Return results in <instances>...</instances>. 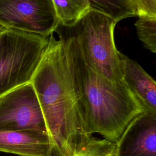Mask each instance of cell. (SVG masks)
<instances>
[{"label": "cell", "instance_id": "1", "mask_svg": "<svg viewBox=\"0 0 156 156\" xmlns=\"http://www.w3.org/2000/svg\"><path fill=\"white\" fill-rule=\"evenodd\" d=\"M31 83L45 121L50 156H72L92 135L85 129L61 39L51 35Z\"/></svg>", "mask_w": 156, "mask_h": 156}, {"label": "cell", "instance_id": "2", "mask_svg": "<svg viewBox=\"0 0 156 156\" xmlns=\"http://www.w3.org/2000/svg\"><path fill=\"white\" fill-rule=\"evenodd\" d=\"M70 76L89 135L98 133L115 143L128 124L145 112L124 82L113 83L93 71L84 62L77 40L60 34Z\"/></svg>", "mask_w": 156, "mask_h": 156}, {"label": "cell", "instance_id": "3", "mask_svg": "<svg viewBox=\"0 0 156 156\" xmlns=\"http://www.w3.org/2000/svg\"><path fill=\"white\" fill-rule=\"evenodd\" d=\"M116 24L108 16L90 9L74 26L66 28L77 40L85 63L101 77L120 83L123 79L113 37Z\"/></svg>", "mask_w": 156, "mask_h": 156}, {"label": "cell", "instance_id": "4", "mask_svg": "<svg viewBox=\"0 0 156 156\" xmlns=\"http://www.w3.org/2000/svg\"><path fill=\"white\" fill-rule=\"evenodd\" d=\"M48 43L46 37L4 30L0 37V98L31 82Z\"/></svg>", "mask_w": 156, "mask_h": 156}, {"label": "cell", "instance_id": "5", "mask_svg": "<svg viewBox=\"0 0 156 156\" xmlns=\"http://www.w3.org/2000/svg\"><path fill=\"white\" fill-rule=\"evenodd\" d=\"M60 24L52 0H0V26L48 37Z\"/></svg>", "mask_w": 156, "mask_h": 156}, {"label": "cell", "instance_id": "6", "mask_svg": "<svg viewBox=\"0 0 156 156\" xmlns=\"http://www.w3.org/2000/svg\"><path fill=\"white\" fill-rule=\"evenodd\" d=\"M3 130L30 131L48 135L41 108L31 82L0 98V131Z\"/></svg>", "mask_w": 156, "mask_h": 156}, {"label": "cell", "instance_id": "7", "mask_svg": "<svg viewBox=\"0 0 156 156\" xmlns=\"http://www.w3.org/2000/svg\"><path fill=\"white\" fill-rule=\"evenodd\" d=\"M113 156H156V115L136 116L115 143Z\"/></svg>", "mask_w": 156, "mask_h": 156}, {"label": "cell", "instance_id": "8", "mask_svg": "<svg viewBox=\"0 0 156 156\" xmlns=\"http://www.w3.org/2000/svg\"><path fill=\"white\" fill-rule=\"evenodd\" d=\"M122 79L145 112L156 115V82L136 62L118 51Z\"/></svg>", "mask_w": 156, "mask_h": 156}, {"label": "cell", "instance_id": "9", "mask_svg": "<svg viewBox=\"0 0 156 156\" xmlns=\"http://www.w3.org/2000/svg\"><path fill=\"white\" fill-rule=\"evenodd\" d=\"M0 152L19 156H50L47 135L30 131H0Z\"/></svg>", "mask_w": 156, "mask_h": 156}, {"label": "cell", "instance_id": "10", "mask_svg": "<svg viewBox=\"0 0 156 156\" xmlns=\"http://www.w3.org/2000/svg\"><path fill=\"white\" fill-rule=\"evenodd\" d=\"M60 24L74 26L91 9L84 0H52Z\"/></svg>", "mask_w": 156, "mask_h": 156}, {"label": "cell", "instance_id": "11", "mask_svg": "<svg viewBox=\"0 0 156 156\" xmlns=\"http://www.w3.org/2000/svg\"><path fill=\"white\" fill-rule=\"evenodd\" d=\"M90 9L102 13L118 23L121 20L136 16L131 0H84Z\"/></svg>", "mask_w": 156, "mask_h": 156}, {"label": "cell", "instance_id": "12", "mask_svg": "<svg viewBox=\"0 0 156 156\" xmlns=\"http://www.w3.org/2000/svg\"><path fill=\"white\" fill-rule=\"evenodd\" d=\"M114 150V143L91 136L75 149L72 156H113Z\"/></svg>", "mask_w": 156, "mask_h": 156}, {"label": "cell", "instance_id": "13", "mask_svg": "<svg viewBox=\"0 0 156 156\" xmlns=\"http://www.w3.org/2000/svg\"><path fill=\"white\" fill-rule=\"evenodd\" d=\"M139 39L145 48L156 52V16H138L135 24Z\"/></svg>", "mask_w": 156, "mask_h": 156}, {"label": "cell", "instance_id": "14", "mask_svg": "<svg viewBox=\"0 0 156 156\" xmlns=\"http://www.w3.org/2000/svg\"><path fill=\"white\" fill-rule=\"evenodd\" d=\"M135 7L136 16H156V0H131Z\"/></svg>", "mask_w": 156, "mask_h": 156}, {"label": "cell", "instance_id": "15", "mask_svg": "<svg viewBox=\"0 0 156 156\" xmlns=\"http://www.w3.org/2000/svg\"><path fill=\"white\" fill-rule=\"evenodd\" d=\"M5 29H6L5 28H4V27H2V26H0V37L1 36L2 34L4 32V30H5Z\"/></svg>", "mask_w": 156, "mask_h": 156}]
</instances>
